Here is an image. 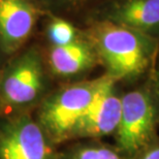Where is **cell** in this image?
I'll return each mask as SVG.
<instances>
[{"instance_id": "277c9868", "label": "cell", "mask_w": 159, "mask_h": 159, "mask_svg": "<svg viewBox=\"0 0 159 159\" xmlns=\"http://www.w3.org/2000/svg\"><path fill=\"white\" fill-rule=\"evenodd\" d=\"M118 83L111 75L80 120L71 139L97 141L115 134L121 116V94L117 91Z\"/></svg>"}, {"instance_id": "5b68a950", "label": "cell", "mask_w": 159, "mask_h": 159, "mask_svg": "<svg viewBox=\"0 0 159 159\" xmlns=\"http://www.w3.org/2000/svg\"><path fill=\"white\" fill-rule=\"evenodd\" d=\"M0 159H55V154L39 124L23 116L1 132Z\"/></svg>"}, {"instance_id": "4fadbf2b", "label": "cell", "mask_w": 159, "mask_h": 159, "mask_svg": "<svg viewBox=\"0 0 159 159\" xmlns=\"http://www.w3.org/2000/svg\"><path fill=\"white\" fill-rule=\"evenodd\" d=\"M152 80H153L155 91H156L158 98H159V59H158L156 67H155L153 69V71H152Z\"/></svg>"}, {"instance_id": "9a60e30c", "label": "cell", "mask_w": 159, "mask_h": 159, "mask_svg": "<svg viewBox=\"0 0 159 159\" xmlns=\"http://www.w3.org/2000/svg\"><path fill=\"white\" fill-rule=\"evenodd\" d=\"M68 1H80V0H68Z\"/></svg>"}, {"instance_id": "8fae6325", "label": "cell", "mask_w": 159, "mask_h": 159, "mask_svg": "<svg viewBox=\"0 0 159 159\" xmlns=\"http://www.w3.org/2000/svg\"><path fill=\"white\" fill-rule=\"evenodd\" d=\"M48 35L53 47L65 46L80 39L75 27L63 19L54 18L49 25Z\"/></svg>"}, {"instance_id": "30bf717a", "label": "cell", "mask_w": 159, "mask_h": 159, "mask_svg": "<svg viewBox=\"0 0 159 159\" xmlns=\"http://www.w3.org/2000/svg\"><path fill=\"white\" fill-rule=\"evenodd\" d=\"M66 159H127L116 146L101 144L92 141L79 145L69 152Z\"/></svg>"}, {"instance_id": "6da1fadb", "label": "cell", "mask_w": 159, "mask_h": 159, "mask_svg": "<svg viewBox=\"0 0 159 159\" xmlns=\"http://www.w3.org/2000/svg\"><path fill=\"white\" fill-rule=\"evenodd\" d=\"M87 39L94 48L98 61L107 68L106 74L118 82H135L144 78L157 55L155 37L110 20L92 26Z\"/></svg>"}, {"instance_id": "9c48e42d", "label": "cell", "mask_w": 159, "mask_h": 159, "mask_svg": "<svg viewBox=\"0 0 159 159\" xmlns=\"http://www.w3.org/2000/svg\"><path fill=\"white\" fill-rule=\"evenodd\" d=\"M110 21L154 37L159 32V0H124Z\"/></svg>"}, {"instance_id": "8992f818", "label": "cell", "mask_w": 159, "mask_h": 159, "mask_svg": "<svg viewBox=\"0 0 159 159\" xmlns=\"http://www.w3.org/2000/svg\"><path fill=\"white\" fill-rule=\"evenodd\" d=\"M43 88V70L35 52L20 57L2 79L0 101L7 107H19L33 102Z\"/></svg>"}, {"instance_id": "7a4b0ae2", "label": "cell", "mask_w": 159, "mask_h": 159, "mask_svg": "<svg viewBox=\"0 0 159 159\" xmlns=\"http://www.w3.org/2000/svg\"><path fill=\"white\" fill-rule=\"evenodd\" d=\"M159 98L152 74L139 86L121 94V116L115 146L127 159L159 138Z\"/></svg>"}, {"instance_id": "5bb4252c", "label": "cell", "mask_w": 159, "mask_h": 159, "mask_svg": "<svg viewBox=\"0 0 159 159\" xmlns=\"http://www.w3.org/2000/svg\"><path fill=\"white\" fill-rule=\"evenodd\" d=\"M1 82H2V79H1V74H0V88H1Z\"/></svg>"}, {"instance_id": "52a82bcc", "label": "cell", "mask_w": 159, "mask_h": 159, "mask_svg": "<svg viewBox=\"0 0 159 159\" xmlns=\"http://www.w3.org/2000/svg\"><path fill=\"white\" fill-rule=\"evenodd\" d=\"M39 11L29 0H0V43L6 53H12L28 39Z\"/></svg>"}, {"instance_id": "3957f363", "label": "cell", "mask_w": 159, "mask_h": 159, "mask_svg": "<svg viewBox=\"0 0 159 159\" xmlns=\"http://www.w3.org/2000/svg\"><path fill=\"white\" fill-rule=\"evenodd\" d=\"M110 78V75L104 74L99 78L67 85L44 101L39 124L51 142L59 144L71 141L80 120Z\"/></svg>"}, {"instance_id": "ba28073f", "label": "cell", "mask_w": 159, "mask_h": 159, "mask_svg": "<svg viewBox=\"0 0 159 159\" xmlns=\"http://www.w3.org/2000/svg\"><path fill=\"white\" fill-rule=\"evenodd\" d=\"M98 62L97 55L88 39L80 37L65 46L53 47L50 53V65L59 77H75L90 70Z\"/></svg>"}, {"instance_id": "7c38bea8", "label": "cell", "mask_w": 159, "mask_h": 159, "mask_svg": "<svg viewBox=\"0 0 159 159\" xmlns=\"http://www.w3.org/2000/svg\"><path fill=\"white\" fill-rule=\"evenodd\" d=\"M132 159H159V138L142 149Z\"/></svg>"}]
</instances>
